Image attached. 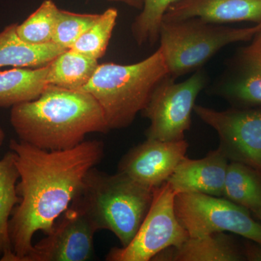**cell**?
<instances>
[{"label":"cell","instance_id":"obj_1","mask_svg":"<svg viewBox=\"0 0 261 261\" xmlns=\"http://www.w3.org/2000/svg\"><path fill=\"white\" fill-rule=\"evenodd\" d=\"M19 173L20 201L9 223L14 261L32 250L38 231L47 233L80 195L87 173L100 162L104 144L84 141L65 150L38 148L23 141L10 140Z\"/></svg>","mask_w":261,"mask_h":261},{"label":"cell","instance_id":"obj_2","mask_svg":"<svg viewBox=\"0 0 261 261\" xmlns=\"http://www.w3.org/2000/svg\"><path fill=\"white\" fill-rule=\"evenodd\" d=\"M10 123L19 140L44 150H65L90 133L110 130L93 96L47 84L34 100L11 108Z\"/></svg>","mask_w":261,"mask_h":261},{"label":"cell","instance_id":"obj_3","mask_svg":"<svg viewBox=\"0 0 261 261\" xmlns=\"http://www.w3.org/2000/svg\"><path fill=\"white\" fill-rule=\"evenodd\" d=\"M169 75L159 48L143 61L130 65L99 64L82 89L93 96L102 108L110 130L130 126L147 106L154 89Z\"/></svg>","mask_w":261,"mask_h":261},{"label":"cell","instance_id":"obj_4","mask_svg":"<svg viewBox=\"0 0 261 261\" xmlns=\"http://www.w3.org/2000/svg\"><path fill=\"white\" fill-rule=\"evenodd\" d=\"M154 190L121 173L108 174L93 168L73 202L88 215L97 231H111L121 247H126L140 229L152 204Z\"/></svg>","mask_w":261,"mask_h":261},{"label":"cell","instance_id":"obj_5","mask_svg":"<svg viewBox=\"0 0 261 261\" xmlns=\"http://www.w3.org/2000/svg\"><path fill=\"white\" fill-rule=\"evenodd\" d=\"M260 32L261 23L235 29L199 18L163 21L160 29L159 48L170 76L176 80L202 68L228 44L251 41Z\"/></svg>","mask_w":261,"mask_h":261},{"label":"cell","instance_id":"obj_6","mask_svg":"<svg viewBox=\"0 0 261 261\" xmlns=\"http://www.w3.org/2000/svg\"><path fill=\"white\" fill-rule=\"evenodd\" d=\"M174 211L189 238L228 231L261 244V224L247 209L224 197L180 192L175 196Z\"/></svg>","mask_w":261,"mask_h":261},{"label":"cell","instance_id":"obj_7","mask_svg":"<svg viewBox=\"0 0 261 261\" xmlns=\"http://www.w3.org/2000/svg\"><path fill=\"white\" fill-rule=\"evenodd\" d=\"M206 83L207 75L202 68L180 83L170 75L163 79L142 111L150 123L146 130L147 139L164 142L185 140V132L191 127L196 99Z\"/></svg>","mask_w":261,"mask_h":261},{"label":"cell","instance_id":"obj_8","mask_svg":"<svg viewBox=\"0 0 261 261\" xmlns=\"http://www.w3.org/2000/svg\"><path fill=\"white\" fill-rule=\"evenodd\" d=\"M176 195L167 181L156 188L150 207L135 238L126 247L111 249L106 260H152L163 250L186 241L188 233L175 214Z\"/></svg>","mask_w":261,"mask_h":261},{"label":"cell","instance_id":"obj_9","mask_svg":"<svg viewBox=\"0 0 261 261\" xmlns=\"http://www.w3.org/2000/svg\"><path fill=\"white\" fill-rule=\"evenodd\" d=\"M194 112L219 136V148L229 161L261 172V106L217 111L195 105Z\"/></svg>","mask_w":261,"mask_h":261},{"label":"cell","instance_id":"obj_10","mask_svg":"<svg viewBox=\"0 0 261 261\" xmlns=\"http://www.w3.org/2000/svg\"><path fill=\"white\" fill-rule=\"evenodd\" d=\"M93 223L72 202L46 237L33 245L22 261H87L94 257Z\"/></svg>","mask_w":261,"mask_h":261},{"label":"cell","instance_id":"obj_11","mask_svg":"<svg viewBox=\"0 0 261 261\" xmlns=\"http://www.w3.org/2000/svg\"><path fill=\"white\" fill-rule=\"evenodd\" d=\"M188 147L185 139L176 142L147 139L122 158L118 172L154 190L168 181L186 156Z\"/></svg>","mask_w":261,"mask_h":261},{"label":"cell","instance_id":"obj_12","mask_svg":"<svg viewBox=\"0 0 261 261\" xmlns=\"http://www.w3.org/2000/svg\"><path fill=\"white\" fill-rule=\"evenodd\" d=\"M211 91L234 107L261 106V32L233 58Z\"/></svg>","mask_w":261,"mask_h":261},{"label":"cell","instance_id":"obj_13","mask_svg":"<svg viewBox=\"0 0 261 261\" xmlns=\"http://www.w3.org/2000/svg\"><path fill=\"white\" fill-rule=\"evenodd\" d=\"M229 160L219 147L201 159L187 155L167 182L176 192H198L222 197Z\"/></svg>","mask_w":261,"mask_h":261},{"label":"cell","instance_id":"obj_14","mask_svg":"<svg viewBox=\"0 0 261 261\" xmlns=\"http://www.w3.org/2000/svg\"><path fill=\"white\" fill-rule=\"evenodd\" d=\"M192 18L220 24L260 23L261 0H176L166 10L163 21Z\"/></svg>","mask_w":261,"mask_h":261},{"label":"cell","instance_id":"obj_15","mask_svg":"<svg viewBox=\"0 0 261 261\" xmlns=\"http://www.w3.org/2000/svg\"><path fill=\"white\" fill-rule=\"evenodd\" d=\"M155 261H240L245 260L233 239L224 232L200 238H189L177 247H168L158 254Z\"/></svg>","mask_w":261,"mask_h":261},{"label":"cell","instance_id":"obj_16","mask_svg":"<svg viewBox=\"0 0 261 261\" xmlns=\"http://www.w3.org/2000/svg\"><path fill=\"white\" fill-rule=\"evenodd\" d=\"M18 24H9L0 32V68H40L67 50L53 42L32 44L23 42L16 33Z\"/></svg>","mask_w":261,"mask_h":261},{"label":"cell","instance_id":"obj_17","mask_svg":"<svg viewBox=\"0 0 261 261\" xmlns=\"http://www.w3.org/2000/svg\"><path fill=\"white\" fill-rule=\"evenodd\" d=\"M49 69V64L0 70V108H13L39 97L47 87Z\"/></svg>","mask_w":261,"mask_h":261},{"label":"cell","instance_id":"obj_18","mask_svg":"<svg viewBox=\"0 0 261 261\" xmlns=\"http://www.w3.org/2000/svg\"><path fill=\"white\" fill-rule=\"evenodd\" d=\"M19 173L12 151L0 159V260L14 261L9 223L20 197L17 192Z\"/></svg>","mask_w":261,"mask_h":261},{"label":"cell","instance_id":"obj_19","mask_svg":"<svg viewBox=\"0 0 261 261\" xmlns=\"http://www.w3.org/2000/svg\"><path fill=\"white\" fill-rule=\"evenodd\" d=\"M223 197L254 213L261 210V172L237 161H229Z\"/></svg>","mask_w":261,"mask_h":261},{"label":"cell","instance_id":"obj_20","mask_svg":"<svg viewBox=\"0 0 261 261\" xmlns=\"http://www.w3.org/2000/svg\"><path fill=\"white\" fill-rule=\"evenodd\" d=\"M99 66L97 60L67 49L49 63L47 83L68 90L80 91Z\"/></svg>","mask_w":261,"mask_h":261},{"label":"cell","instance_id":"obj_21","mask_svg":"<svg viewBox=\"0 0 261 261\" xmlns=\"http://www.w3.org/2000/svg\"><path fill=\"white\" fill-rule=\"evenodd\" d=\"M59 10L53 0H44L23 23L18 24L16 33L18 37L32 44L53 42Z\"/></svg>","mask_w":261,"mask_h":261},{"label":"cell","instance_id":"obj_22","mask_svg":"<svg viewBox=\"0 0 261 261\" xmlns=\"http://www.w3.org/2000/svg\"><path fill=\"white\" fill-rule=\"evenodd\" d=\"M117 18L118 10L108 8L101 13L99 20L81 36L71 49L97 61L100 59L107 50Z\"/></svg>","mask_w":261,"mask_h":261},{"label":"cell","instance_id":"obj_23","mask_svg":"<svg viewBox=\"0 0 261 261\" xmlns=\"http://www.w3.org/2000/svg\"><path fill=\"white\" fill-rule=\"evenodd\" d=\"M176 0H143V8L132 25L134 39L139 45L153 46L159 40L163 15Z\"/></svg>","mask_w":261,"mask_h":261},{"label":"cell","instance_id":"obj_24","mask_svg":"<svg viewBox=\"0 0 261 261\" xmlns=\"http://www.w3.org/2000/svg\"><path fill=\"white\" fill-rule=\"evenodd\" d=\"M100 15L97 13H77L60 9L53 34V43L66 49H71L81 36L99 20Z\"/></svg>","mask_w":261,"mask_h":261},{"label":"cell","instance_id":"obj_25","mask_svg":"<svg viewBox=\"0 0 261 261\" xmlns=\"http://www.w3.org/2000/svg\"><path fill=\"white\" fill-rule=\"evenodd\" d=\"M247 242L243 250L245 260L261 261V244L255 242Z\"/></svg>","mask_w":261,"mask_h":261},{"label":"cell","instance_id":"obj_26","mask_svg":"<svg viewBox=\"0 0 261 261\" xmlns=\"http://www.w3.org/2000/svg\"><path fill=\"white\" fill-rule=\"evenodd\" d=\"M107 1L123 3V4L126 5L130 8H135L137 10H141L143 8V0H107Z\"/></svg>","mask_w":261,"mask_h":261},{"label":"cell","instance_id":"obj_27","mask_svg":"<svg viewBox=\"0 0 261 261\" xmlns=\"http://www.w3.org/2000/svg\"><path fill=\"white\" fill-rule=\"evenodd\" d=\"M5 139V134L4 130L3 129L1 126H0V148H1L2 145H3V142H4Z\"/></svg>","mask_w":261,"mask_h":261},{"label":"cell","instance_id":"obj_28","mask_svg":"<svg viewBox=\"0 0 261 261\" xmlns=\"http://www.w3.org/2000/svg\"><path fill=\"white\" fill-rule=\"evenodd\" d=\"M256 216H257V218H258V219H260V221H261V210H260V212H259V213H258V214H257L256 215Z\"/></svg>","mask_w":261,"mask_h":261}]
</instances>
